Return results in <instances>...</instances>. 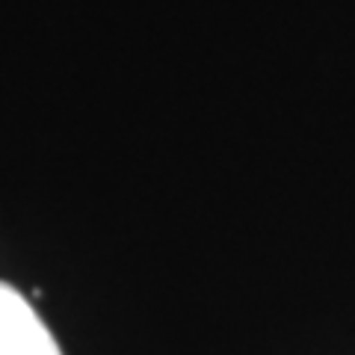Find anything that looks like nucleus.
I'll return each instance as SVG.
<instances>
[{"instance_id":"obj_1","label":"nucleus","mask_w":355,"mask_h":355,"mask_svg":"<svg viewBox=\"0 0 355 355\" xmlns=\"http://www.w3.org/2000/svg\"><path fill=\"white\" fill-rule=\"evenodd\" d=\"M0 355H62L36 308L6 282H0Z\"/></svg>"}]
</instances>
